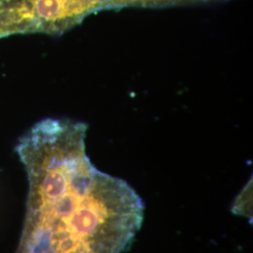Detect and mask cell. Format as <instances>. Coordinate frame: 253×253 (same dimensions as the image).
Wrapping results in <instances>:
<instances>
[{
	"instance_id": "obj_1",
	"label": "cell",
	"mask_w": 253,
	"mask_h": 253,
	"mask_svg": "<svg viewBox=\"0 0 253 253\" xmlns=\"http://www.w3.org/2000/svg\"><path fill=\"white\" fill-rule=\"evenodd\" d=\"M86 133L84 122L45 118L20 140L28 193L15 253H122L140 230L143 200L93 165Z\"/></svg>"
},
{
	"instance_id": "obj_3",
	"label": "cell",
	"mask_w": 253,
	"mask_h": 253,
	"mask_svg": "<svg viewBox=\"0 0 253 253\" xmlns=\"http://www.w3.org/2000/svg\"><path fill=\"white\" fill-rule=\"evenodd\" d=\"M185 4L190 3H198V2H208V1H217V0H183Z\"/></svg>"
},
{
	"instance_id": "obj_2",
	"label": "cell",
	"mask_w": 253,
	"mask_h": 253,
	"mask_svg": "<svg viewBox=\"0 0 253 253\" xmlns=\"http://www.w3.org/2000/svg\"><path fill=\"white\" fill-rule=\"evenodd\" d=\"M121 8L140 7V8H163L185 4L183 0H118Z\"/></svg>"
}]
</instances>
